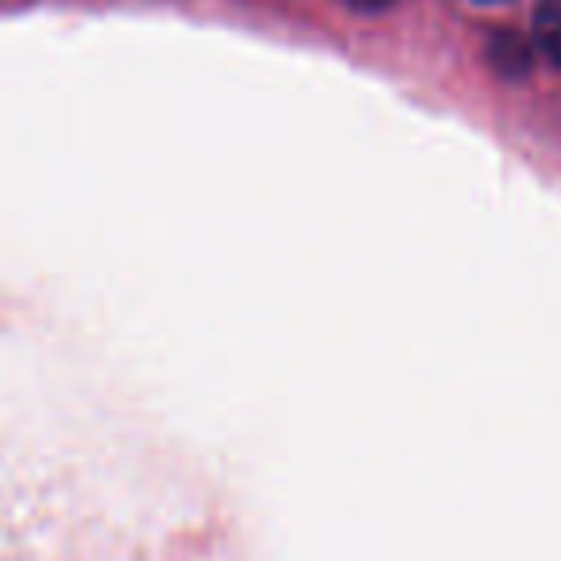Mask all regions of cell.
<instances>
[{
    "instance_id": "obj_2",
    "label": "cell",
    "mask_w": 561,
    "mask_h": 561,
    "mask_svg": "<svg viewBox=\"0 0 561 561\" xmlns=\"http://www.w3.org/2000/svg\"><path fill=\"white\" fill-rule=\"evenodd\" d=\"M351 9H358V12H377V9H389L392 0H346Z\"/></svg>"
},
{
    "instance_id": "obj_3",
    "label": "cell",
    "mask_w": 561,
    "mask_h": 561,
    "mask_svg": "<svg viewBox=\"0 0 561 561\" xmlns=\"http://www.w3.org/2000/svg\"><path fill=\"white\" fill-rule=\"evenodd\" d=\"M477 4H500V0H477Z\"/></svg>"
},
{
    "instance_id": "obj_1",
    "label": "cell",
    "mask_w": 561,
    "mask_h": 561,
    "mask_svg": "<svg viewBox=\"0 0 561 561\" xmlns=\"http://www.w3.org/2000/svg\"><path fill=\"white\" fill-rule=\"evenodd\" d=\"M535 39H538V47H542V55L561 70V0H538Z\"/></svg>"
}]
</instances>
